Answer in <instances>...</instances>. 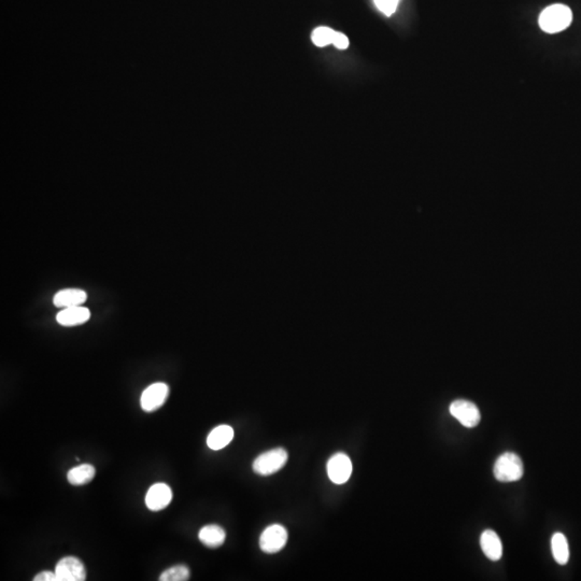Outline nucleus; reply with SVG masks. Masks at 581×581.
<instances>
[{"mask_svg": "<svg viewBox=\"0 0 581 581\" xmlns=\"http://www.w3.org/2000/svg\"><path fill=\"white\" fill-rule=\"evenodd\" d=\"M572 12L562 4L549 6L541 12L538 18L539 27L547 33H557L565 31L572 24Z\"/></svg>", "mask_w": 581, "mask_h": 581, "instance_id": "obj_1", "label": "nucleus"}, {"mask_svg": "<svg viewBox=\"0 0 581 581\" xmlns=\"http://www.w3.org/2000/svg\"><path fill=\"white\" fill-rule=\"evenodd\" d=\"M493 472H494L495 478L499 482H518L523 476V463L519 455L513 452H506L496 460Z\"/></svg>", "mask_w": 581, "mask_h": 581, "instance_id": "obj_2", "label": "nucleus"}, {"mask_svg": "<svg viewBox=\"0 0 581 581\" xmlns=\"http://www.w3.org/2000/svg\"><path fill=\"white\" fill-rule=\"evenodd\" d=\"M288 455L283 448H276L262 453L253 462V470L261 476H269L281 469L286 462Z\"/></svg>", "mask_w": 581, "mask_h": 581, "instance_id": "obj_3", "label": "nucleus"}, {"mask_svg": "<svg viewBox=\"0 0 581 581\" xmlns=\"http://www.w3.org/2000/svg\"><path fill=\"white\" fill-rule=\"evenodd\" d=\"M169 386L163 382H156L148 386L140 397V406L146 413H153L166 403Z\"/></svg>", "mask_w": 581, "mask_h": 581, "instance_id": "obj_4", "label": "nucleus"}, {"mask_svg": "<svg viewBox=\"0 0 581 581\" xmlns=\"http://www.w3.org/2000/svg\"><path fill=\"white\" fill-rule=\"evenodd\" d=\"M288 541V531L280 524H271L263 531L260 537V547L266 553L281 551Z\"/></svg>", "mask_w": 581, "mask_h": 581, "instance_id": "obj_5", "label": "nucleus"}, {"mask_svg": "<svg viewBox=\"0 0 581 581\" xmlns=\"http://www.w3.org/2000/svg\"><path fill=\"white\" fill-rule=\"evenodd\" d=\"M326 469L332 482L344 484L350 479L352 474V462L344 453H336L327 462Z\"/></svg>", "mask_w": 581, "mask_h": 581, "instance_id": "obj_6", "label": "nucleus"}, {"mask_svg": "<svg viewBox=\"0 0 581 581\" xmlns=\"http://www.w3.org/2000/svg\"><path fill=\"white\" fill-rule=\"evenodd\" d=\"M55 574L58 581H85L87 579L85 564L75 557L60 560L55 566Z\"/></svg>", "mask_w": 581, "mask_h": 581, "instance_id": "obj_7", "label": "nucleus"}, {"mask_svg": "<svg viewBox=\"0 0 581 581\" xmlns=\"http://www.w3.org/2000/svg\"><path fill=\"white\" fill-rule=\"evenodd\" d=\"M450 413L462 425L475 428L482 419L479 409L474 403L465 399H457L450 405Z\"/></svg>", "mask_w": 581, "mask_h": 581, "instance_id": "obj_8", "label": "nucleus"}, {"mask_svg": "<svg viewBox=\"0 0 581 581\" xmlns=\"http://www.w3.org/2000/svg\"><path fill=\"white\" fill-rule=\"evenodd\" d=\"M173 499L170 487L166 484H153L146 495V505L152 511H160L165 509Z\"/></svg>", "mask_w": 581, "mask_h": 581, "instance_id": "obj_9", "label": "nucleus"}, {"mask_svg": "<svg viewBox=\"0 0 581 581\" xmlns=\"http://www.w3.org/2000/svg\"><path fill=\"white\" fill-rule=\"evenodd\" d=\"M87 300V294L80 288H65L54 295L53 304L58 308L82 306Z\"/></svg>", "mask_w": 581, "mask_h": 581, "instance_id": "obj_10", "label": "nucleus"}, {"mask_svg": "<svg viewBox=\"0 0 581 581\" xmlns=\"http://www.w3.org/2000/svg\"><path fill=\"white\" fill-rule=\"evenodd\" d=\"M91 317V313L87 307L78 306L64 308L56 315L58 323L63 326H78L82 325L85 322L89 321Z\"/></svg>", "mask_w": 581, "mask_h": 581, "instance_id": "obj_11", "label": "nucleus"}, {"mask_svg": "<svg viewBox=\"0 0 581 581\" xmlns=\"http://www.w3.org/2000/svg\"><path fill=\"white\" fill-rule=\"evenodd\" d=\"M480 546L491 561H499L503 555V546L499 535L492 530H486L480 536Z\"/></svg>", "mask_w": 581, "mask_h": 581, "instance_id": "obj_12", "label": "nucleus"}, {"mask_svg": "<svg viewBox=\"0 0 581 581\" xmlns=\"http://www.w3.org/2000/svg\"><path fill=\"white\" fill-rule=\"evenodd\" d=\"M198 538L208 548H219L224 543L227 534L225 531L217 524H208L202 528L198 534Z\"/></svg>", "mask_w": 581, "mask_h": 581, "instance_id": "obj_13", "label": "nucleus"}, {"mask_svg": "<svg viewBox=\"0 0 581 581\" xmlns=\"http://www.w3.org/2000/svg\"><path fill=\"white\" fill-rule=\"evenodd\" d=\"M234 438V430L229 425H220L213 428L207 438V445L212 450H221L231 444Z\"/></svg>", "mask_w": 581, "mask_h": 581, "instance_id": "obj_14", "label": "nucleus"}, {"mask_svg": "<svg viewBox=\"0 0 581 581\" xmlns=\"http://www.w3.org/2000/svg\"><path fill=\"white\" fill-rule=\"evenodd\" d=\"M95 467L91 464H81L76 467L71 468L67 474V479L72 486H83L89 484L95 477Z\"/></svg>", "mask_w": 581, "mask_h": 581, "instance_id": "obj_15", "label": "nucleus"}, {"mask_svg": "<svg viewBox=\"0 0 581 581\" xmlns=\"http://www.w3.org/2000/svg\"><path fill=\"white\" fill-rule=\"evenodd\" d=\"M553 558L558 563L565 565L570 559V547L568 539L562 533H555L551 538Z\"/></svg>", "mask_w": 581, "mask_h": 581, "instance_id": "obj_16", "label": "nucleus"}, {"mask_svg": "<svg viewBox=\"0 0 581 581\" xmlns=\"http://www.w3.org/2000/svg\"><path fill=\"white\" fill-rule=\"evenodd\" d=\"M158 579L161 581H187L190 579V570L185 565H175L164 570Z\"/></svg>", "mask_w": 581, "mask_h": 581, "instance_id": "obj_17", "label": "nucleus"}, {"mask_svg": "<svg viewBox=\"0 0 581 581\" xmlns=\"http://www.w3.org/2000/svg\"><path fill=\"white\" fill-rule=\"evenodd\" d=\"M335 31L329 27H319L313 31L311 35V40L317 47L323 48L333 43Z\"/></svg>", "mask_w": 581, "mask_h": 581, "instance_id": "obj_18", "label": "nucleus"}, {"mask_svg": "<svg viewBox=\"0 0 581 581\" xmlns=\"http://www.w3.org/2000/svg\"><path fill=\"white\" fill-rule=\"evenodd\" d=\"M376 7L386 16H391L396 11L399 0H374Z\"/></svg>", "mask_w": 581, "mask_h": 581, "instance_id": "obj_19", "label": "nucleus"}, {"mask_svg": "<svg viewBox=\"0 0 581 581\" xmlns=\"http://www.w3.org/2000/svg\"><path fill=\"white\" fill-rule=\"evenodd\" d=\"M333 45H335L337 49L340 50H346L347 48L349 47V39L344 33H337L335 31V35H334L333 39Z\"/></svg>", "mask_w": 581, "mask_h": 581, "instance_id": "obj_20", "label": "nucleus"}, {"mask_svg": "<svg viewBox=\"0 0 581 581\" xmlns=\"http://www.w3.org/2000/svg\"><path fill=\"white\" fill-rule=\"evenodd\" d=\"M33 581H58V576H56L55 572H49V570H45V572H41L40 574L36 575Z\"/></svg>", "mask_w": 581, "mask_h": 581, "instance_id": "obj_21", "label": "nucleus"}]
</instances>
